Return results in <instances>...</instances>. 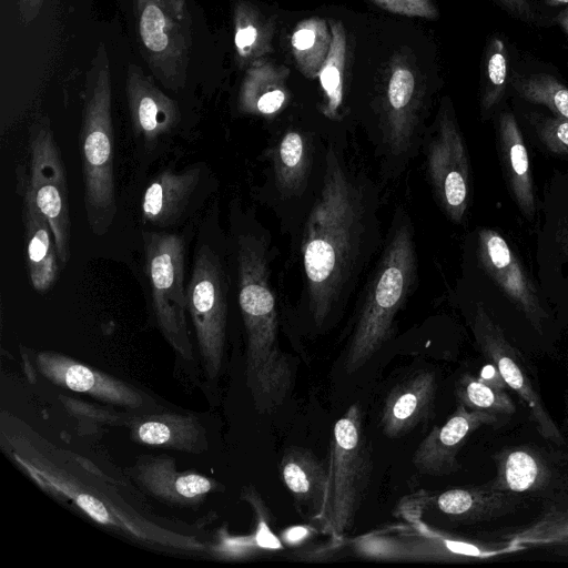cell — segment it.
Masks as SVG:
<instances>
[{
  "mask_svg": "<svg viewBox=\"0 0 568 568\" xmlns=\"http://www.w3.org/2000/svg\"><path fill=\"white\" fill-rule=\"evenodd\" d=\"M378 211L377 184L328 142L300 243L302 298L316 327L344 306L378 250Z\"/></svg>",
  "mask_w": 568,
  "mask_h": 568,
  "instance_id": "cell-1",
  "label": "cell"
},
{
  "mask_svg": "<svg viewBox=\"0 0 568 568\" xmlns=\"http://www.w3.org/2000/svg\"><path fill=\"white\" fill-rule=\"evenodd\" d=\"M2 442L7 443L14 463L36 484L55 497L70 500L95 523L159 547L182 551L205 550V544L194 536L162 527L144 518L115 494L84 481L23 435L2 432Z\"/></svg>",
  "mask_w": 568,
  "mask_h": 568,
  "instance_id": "cell-2",
  "label": "cell"
},
{
  "mask_svg": "<svg viewBox=\"0 0 568 568\" xmlns=\"http://www.w3.org/2000/svg\"><path fill=\"white\" fill-rule=\"evenodd\" d=\"M417 280V252L412 219L398 206L386 240L362 295L348 343L345 369L362 368L387 342L395 318L413 293Z\"/></svg>",
  "mask_w": 568,
  "mask_h": 568,
  "instance_id": "cell-3",
  "label": "cell"
},
{
  "mask_svg": "<svg viewBox=\"0 0 568 568\" xmlns=\"http://www.w3.org/2000/svg\"><path fill=\"white\" fill-rule=\"evenodd\" d=\"M105 70L88 94L80 132L84 207L90 230L104 235L116 214L114 138Z\"/></svg>",
  "mask_w": 568,
  "mask_h": 568,
  "instance_id": "cell-4",
  "label": "cell"
},
{
  "mask_svg": "<svg viewBox=\"0 0 568 568\" xmlns=\"http://www.w3.org/2000/svg\"><path fill=\"white\" fill-rule=\"evenodd\" d=\"M327 490L322 523L336 538L352 528L368 487L372 459L359 404L334 424L327 459Z\"/></svg>",
  "mask_w": 568,
  "mask_h": 568,
  "instance_id": "cell-5",
  "label": "cell"
},
{
  "mask_svg": "<svg viewBox=\"0 0 568 568\" xmlns=\"http://www.w3.org/2000/svg\"><path fill=\"white\" fill-rule=\"evenodd\" d=\"M146 273L158 325L168 343L185 359L192 357L186 329L185 242L174 233H144Z\"/></svg>",
  "mask_w": 568,
  "mask_h": 568,
  "instance_id": "cell-6",
  "label": "cell"
},
{
  "mask_svg": "<svg viewBox=\"0 0 568 568\" xmlns=\"http://www.w3.org/2000/svg\"><path fill=\"white\" fill-rule=\"evenodd\" d=\"M186 297L203 367L213 379L224 357L227 278L221 256L209 244H201L195 253Z\"/></svg>",
  "mask_w": 568,
  "mask_h": 568,
  "instance_id": "cell-7",
  "label": "cell"
},
{
  "mask_svg": "<svg viewBox=\"0 0 568 568\" xmlns=\"http://www.w3.org/2000/svg\"><path fill=\"white\" fill-rule=\"evenodd\" d=\"M47 217L63 268L71 256V221L67 174L53 132L45 121L30 128L29 165L20 181Z\"/></svg>",
  "mask_w": 568,
  "mask_h": 568,
  "instance_id": "cell-8",
  "label": "cell"
},
{
  "mask_svg": "<svg viewBox=\"0 0 568 568\" xmlns=\"http://www.w3.org/2000/svg\"><path fill=\"white\" fill-rule=\"evenodd\" d=\"M423 144L434 196L445 215L460 224L469 206L470 165L456 121L444 114L434 134Z\"/></svg>",
  "mask_w": 568,
  "mask_h": 568,
  "instance_id": "cell-9",
  "label": "cell"
},
{
  "mask_svg": "<svg viewBox=\"0 0 568 568\" xmlns=\"http://www.w3.org/2000/svg\"><path fill=\"white\" fill-rule=\"evenodd\" d=\"M470 325L483 355L498 368L508 388L527 406L538 433L557 445L564 444V437L534 388L517 351L481 304L476 306Z\"/></svg>",
  "mask_w": 568,
  "mask_h": 568,
  "instance_id": "cell-10",
  "label": "cell"
},
{
  "mask_svg": "<svg viewBox=\"0 0 568 568\" xmlns=\"http://www.w3.org/2000/svg\"><path fill=\"white\" fill-rule=\"evenodd\" d=\"M477 256L481 268L505 296L541 333L548 317L537 288L525 271L517 254L496 231L481 229L478 233Z\"/></svg>",
  "mask_w": 568,
  "mask_h": 568,
  "instance_id": "cell-11",
  "label": "cell"
},
{
  "mask_svg": "<svg viewBox=\"0 0 568 568\" xmlns=\"http://www.w3.org/2000/svg\"><path fill=\"white\" fill-rule=\"evenodd\" d=\"M500 415L468 409L458 404L455 412L440 426H436L419 443L413 456L418 473L446 476L459 469L457 455L470 435L483 426H496Z\"/></svg>",
  "mask_w": 568,
  "mask_h": 568,
  "instance_id": "cell-12",
  "label": "cell"
},
{
  "mask_svg": "<svg viewBox=\"0 0 568 568\" xmlns=\"http://www.w3.org/2000/svg\"><path fill=\"white\" fill-rule=\"evenodd\" d=\"M36 365L43 377L69 390L128 408L144 405V396L136 388L63 354L38 352Z\"/></svg>",
  "mask_w": 568,
  "mask_h": 568,
  "instance_id": "cell-13",
  "label": "cell"
},
{
  "mask_svg": "<svg viewBox=\"0 0 568 568\" xmlns=\"http://www.w3.org/2000/svg\"><path fill=\"white\" fill-rule=\"evenodd\" d=\"M436 378L420 371L395 385L387 395L381 416L383 434L399 438L429 418L434 410Z\"/></svg>",
  "mask_w": 568,
  "mask_h": 568,
  "instance_id": "cell-14",
  "label": "cell"
},
{
  "mask_svg": "<svg viewBox=\"0 0 568 568\" xmlns=\"http://www.w3.org/2000/svg\"><path fill=\"white\" fill-rule=\"evenodd\" d=\"M497 150L507 189L529 221L536 215V196L528 151L515 115L503 111L497 122Z\"/></svg>",
  "mask_w": 568,
  "mask_h": 568,
  "instance_id": "cell-15",
  "label": "cell"
},
{
  "mask_svg": "<svg viewBox=\"0 0 568 568\" xmlns=\"http://www.w3.org/2000/svg\"><path fill=\"white\" fill-rule=\"evenodd\" d=\"M278 471L301 511L307 518L322 521L327 490V463L310 449L293 446L284 452Z\"/></svg>",
  "mask_w": 568,
  "mask_h": 568,
  "instance_id": "cell-16",
  "label": "cell"
},
{
  "mask_svg": "<svg viewBox=\"0 0 568 568\" xmlns=\"http://www.w3.org/2000/svg\"><path fill=\"white\" fill-rule=\"evenodd\" d=\"M134 475L154 497L171 504L193 506L217 488L212 479L196 471H180L169 457H150L138 463Z\"/></svg>",
  "mask_w": 568,
  "mask_h": 568,
  "instance_id": "cell-17",
  "label": "cell"
},
{
  "mask_svg": "<svg viewBox=\"0 0 568 568\" xmlns=\"http://www.w3.org/2000/svg\"><path fill=\"white\" fill-rule=\"evenodd\" d=\"M22 195V221L24 227L26 257L33 288L47 293L52 288L61 268L53 232L29 190L20 182Z\"/></svg>",
  "mask_w": 568,
  "mask_h": 568,
  "instance_id": "cell-18",
  "label": "cell"
},
{
  "mask_svg": "<svg viewBox=\"0 0 568 568\" xmlns=\"http://www.w3.org/2000/svg\"><path fill=\"white\" fill-rule=\"evenodd\" d=\"M201 169L164 171L145 189L143 220L154 226H171L183 216L201 181Z\"/></svg>",
  "mask_w": 568,
  "mask_h": 568,
  "instance_id": "cell-19",
  "label": "cell"
},
{
  "mask_svg": "<svg viewBox=\"0 0 568 568\" xmlns=\"http://www.w3.org/2000/svg\"><path fill=\"white\" fill-rule=\"evenodd\" d=\"M130 427L132 438L141 445L191 454H201L207 449L205 428L195 416L142 415Z\"/></svg>",
  "mask_w": 568,
  "mask_h": 568,
  "instance_id": "cell-20",
  "label": "cell"
},
{
  "mask_svg": "<svg viewBox=\"0 0 568 568\" xmlns=\"http://www.w3.org/2000/svg\"><path fill=\"white\" fill-rule=\"evenodd\" d=\"M313 142L300 131H286L271 146L275 191L283 200H300L307 189L314 160Z\"/></svg>",
  "mask_w": 568,
  "mask_h": 568,
  "instance_id": "cell-21",
  "label": "cell"
},
{
  "mask_svg": "<svg viewBox=\"0 0 568 568\" xmlns=\"http://www.w3.org/2000/svg\"><path fill=\"white\" fill-rule=\"evenodd\" d=\"M128 95L133 130L144 143H155L178 124L175 103L142 75L130 77Z\"/></svg>",
  "mask_w": 568,
  "mask_h": 568,
  "instance_id": "cell-22",
  "label": "cell"
},
{
  "mask_svg": "<svg viewBox=\"0 0 568 568\" xmlns=\"http://www.w3.org/2000/svg\"><path fill=\"white\" fill-rule=\"evenodd\" d=\"M433 509L455 523H476L506 514L514 507L508 493L487 487H458L432 498Z\"/></svg>",
  "mask_w": 568,
  "mask_h": 568,
  "instance_id": "cell-23",
  "label": "cell"
},
{
  "mask_svg": "<svg viewBox=\"0 0 568 568\" xmlns=\"http://www.w3.org/2000/svg\"><path fill=\"white\" fill-rule=\"evenodd\" d=\"M497 476L489 484L504 493H526L542 488L549 479L545 462L531 449L514 447L501 452L496 459Z\"/></svg>",
  "mask_w": 568,
  "mask_h": 568,
  "instance_id": "cell-24",
  "label": "cell"
},
{
  "mask_svg": "<svg viewBox=\"0 0 568 568\" xmlns=\"http://www.w3.org/2000/svg\"><path fill=\"white\" fill-rule=\"evenodd\" d=\"M173 0H140V33L149 52L165 57L179 49L182 36L178 18L181 7L169 9Z\"/></svg>",
  "mask_w": 568,
  "mask_h": 568,
  "instance_id": "cell-25",
  "label": "cell"
},
{
  "mask_svg": "<svg viewBox=\"0 0 568 568\" xmlns=\"http://www.w3.org/2000/svg\"><path fill=\"white\" fill-rule=\"evenodd\" d=\"M510 85L524 100L547 106L555 116L568 120V88L547 73L516 74Z\"/></svg>",
  "mask_w": 568,
  "mask_h": 568,
  "instance_id": "cell-26",
  "label": "cell"
},
{
  "mask_svg": "<svg viewBox=\"0 0 568 568\" xmlns=\"http://www.w3.org/2000/svg\"><path fill=\"white\" fill-rule=\"evenodd\" d=\"M414 537L429 560L487 558L505 550L452 538L422 527L417 528Z\"/></svg>",
  "mask_w": 568,
  "mask_h": 568,
  "instance_id": "cell-27",
  "label": "cell"
},
{
  "mask_svg": "<svg viewBox=\"0 0 568 568\" xmlns=\"http://www.w3.org/2000/svg\"><path fill=\"white\" fill-rule=\"evenodd\" d=\"M458 404L468 409L496 415H513L516 406L505 390H498L470 374L463 375L456 383Z\"/></svg>",
  "mask_w": 568,
  "mask_h": 568,
  "instance_id": "cell-28",
  "label": "cell"
},
{
  "mask_svg": "<svg viewBox=\"0 0 568 568\" xmlns=\"http://www.w3.org/2000/svg\"><path fill=\"white\" fill-rule=\"evenodd\" d=\"M508 81V52L499 37H494L487 52L486 84L481 95V114L489 118L500 103Z\"/></svg>",
  "mask_w": 568,
  "mask_h": 568,
  "instance_id": "cell-29",
  "label": "cell"
},
{
  "mask_svg": "<svg viewBox=\"0 0 568 568\" xmlns=\"http://www.w3.org/2000/svg\"><path fill=\"white\" fill-rule=\"evenodd\" d=\"M541 145L551 154L568 158V120L537 112L528 115Z\"/></svg>",
  "mask_w": 568,
  "mask_h": 568,
  "instance_id": "cell-30",
  "label": "cell"
},
{
  "mask_svg": "<svg viewBox=\"0 0 568 568\" xmlns=\"http://www.w3.org/2000/svg\"><path fill=\"white\" fill-rule=\"evenodd\" d=\"M518 540L525 542L568 541V514H551L534 527L520 532Z\"/></svg>",
  "mask_w": 568,
  "mask_h": 568,
  "instance_id": "cell-31",
  "label": "cell"
},
{
  "mask_svg": "<svg viewBox=\"0 0 568 568\" xmlns=\"http://www.w3.org/2000/svg\"><path fill=\"white\" fill-rule=\"evenodd\" d=\"M337 42L335 39L334 49L321 72V83L328 97V111L334 114L342 102L341 85V55H337Z\"/></svg>",
  "mask_w": 568,
  "mask_h": 568,
  "instance_id": "cell-32",
  "label": "cell"
},
{
  "mask_svg": "<svg viewBox=\"0 0 568 568\" xmlns=\"http://www.w3.org/2000/svg\"><path fill=\"white\" fill-rule=\"evenodd\" d=\"M285 95L281 90H272L263 93L251 106V111L256 110L262 114H273L281 109Z\"/></svg>",
  "mask_w": 568,
  "mask_h": 568,
  "instance_id": "cell-33",
  "label": "cell"
},
{
  "mask_svg": "<svg viewBox=\"0 0 568 568\" xmlns=\"http://www.w3.org/2000/svg\"><path fill=\"white\" fill-rule=\"evenodd\" d=\"M513 17L525 22L535 20V12L529 0H495Z\"/></svg>",
  "mask_w": 568,
  "mask_h": 568,
  "instance_id": "cell-34",
  "label": "cell"
},
{
  "mask_svg": "<svg viewBox=\"0 0 568 568\" xmlns=\"http://www.w3.org/2000/svg\"><path fill=\"white\" fill-rule=\"evenodd\" d=\"M478 378L495 389L506 390L508 388L500 372L490 362L481 368Z\"/></svg>",
  "mask_w": 568,
  "mask_h": 568,
  "instance_id": "cell-35",
  "label": "cell"
},
{
  "mask_svg": "<svg viewBox=\"0 0 568 568\" xmlns=\"http://www.w3.org/2000/svg\"><path fill=\"white\" fill-rule=\"evenodd\" d=\"M315 32L312 29H300L292 38V43L295 49L304 51L311 48L315 42Z\"/></svg>",
  "mask_w": 568,
  "mask_h": 568,
  "instance_id": "cell-36",
  "label": "cell"
},
{
  "mask_svg": "<svg viewBox=\"0 0 568 568\" xmlns=\"http://www.w3.org/2000/svg\"><path fill=\"white\" fill-rule=\"evenodd\" d=\"M256 29L252 26L241 28L235 34V44L239 49H244L254 43L256 39Z\"/></svg>",
  "mask_w": 568,
  "mask_h": 568,
  "instance_id": "cell-37",
  "label": "cell"
},
{
  "mask_svg": "<svg viewBox=\"0 0 568 568\" xmlns=\"http://www.w3.org/2000/svg\"><path fill=\"white\" fill-rule=\"evenodd\" d=\"M558 239H559V244L561 246V250L568 260V222L562 224V226H560L559 233H558Z\"/></svg>",
  "mask_w": 568,
  "mask_h": 568,
  "instance_id": "cell-38",
  "label": "cell"
},
{
  "mask_svg": "<svg viewBox=\"0 0 568 568\" xmlns=\"http://www.w3.org/2000/svg\"><path fill=\"white\" fill-rule=\"evenodd\" d=\"M557 21L568 36V7L558 13Z\"/></svg>",
  "mask_w": 568,
  "mask_h": 568,
  "instance_id": "cell-39",
  "label": "cell"
},
{
  "mask_svg": "<svg viewBox=\"0 0 568 568\" xmlns=\"http://www.w3.org/2000/svg\"><path fill=\"white\" fill-rule=\"evenodd\" d=\"M547 4L551 7L561 6L568 3V0H545Z\"/></svg>",
  "mask_w": 568,
  "mask_h": 568,
  "instance_id": "cell-40",
  "label": "cell"
}]
</instances>
